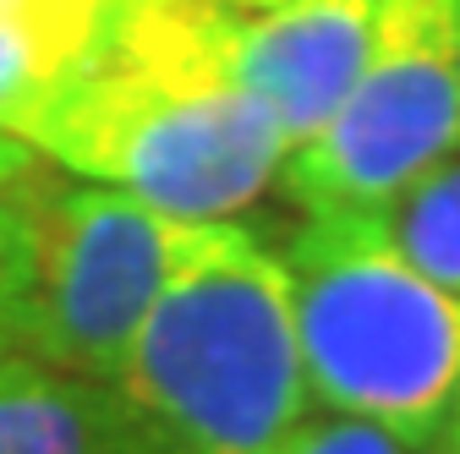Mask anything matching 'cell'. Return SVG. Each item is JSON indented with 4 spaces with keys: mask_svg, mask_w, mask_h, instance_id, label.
Masks as SVG:
<instances>
[{
    "mask_svg": "<svg viewBox=\"0 0 460 454\" xmlns=\"http://www.w3.org/2000/svg\"><path fill=\"white\" fill-rule=\"evenodd\" d=\"M230 28L214 0H110L22 143L164 214H247L291 143L230 66Z\"/></svg>",
    "mask_w": 460,
    "mask_h": 454,
    "instance_id": "1",
    "label": "cell"
},
{
    "mask_svg": "<svg viewBox=\"0 0 460 454\" xmlns=\"http://www.w3.org/2000/svg\"><path fill=\"white\" fill-rule=\"evenodd\" d=\"M93 394L110 454H279L313 406L279 252L230 224Z\"/></svg>",
    "mask_w": 460,
    "mask_h": 454,
    "instance_id": "2",
    "label": "cell"
},
{
    "mask_svg": "<svg viewBox=\"0 0 460 454\" xmlns=\"http://www.w3.org/2000/svg\"><path fill=\"white\" fill-rule=\"evenodd\" d=\"M6 214V351L104 383L159 296L236 219H181L121 187L33 159L0 187Z\"/></svg>",
    "mask_w": 460,
    "mask_h": 454,
    "instance_id": "3",
    "label": "cell"
},
{
    "mask_svg": "<svg viewBox=\"0 0 460 454\" xmlns=\"http://www.w3.org/2000/svg\"><path fill=\"white\" fill-rule=\"evenodd\" d=\"M313 406L433 449L460 394V296L367 214H302L279 247Z\"/></svg>",
    "mask_w": 460,
    "mask_h": 454,
    "instance_id": "4",
    "label": "cell"
},
{
    "mask_svg": "<svg viewBox=\"0 0 460 454\" xmlns=\"http://www.w3.org/2000/svg\"><path fill=\"white\" fill-rule=\"evenodd\" d=\"M460 153V0H378L367 61L340 109L285 153L302 214H373Z\"/></svg>",
    "mask_w": 460,
    "mask_h": 454,
    "instance_id": "5",
    "label": "cell"
},
{
    "mask_svg": "<svg viewBox=\"0 0 460 454\" xmlns=\"http://www.w3.org/2000/svg\"><path fill=\"white\" fill-rule=\"evenodd\" d=\"M378 22V0H285L263 17H236L230 66L279 121L285 143H307L351 93Z\"/></svg>",
    "mask_w": 460,
    "mask_h": 454,
    "instance_id": "6",
    "label": "cell"
},
{
    "mask_svg": "<svg viewBox=\"0 0 460 454\" xmlns=\"http://www.w3.org/2000/svg\"><path fill=\"white\" fill-rule=\"evenodd\" d=\"M99 17L72 0H0V132H28L39 104L88 49Z\"/></svg>",
    "mask_w": 460,
    "mask_h": 454,
    "instance_id": "7",
    "label": "cell"
},
{
    "mask_svg": "<svg viewBox=\"0 0 460 454\" xmlns=\"http://www.w3.org/2000/svg\"><path fill=\"white\" fill-rule=\"evenodd\" d=\"M0 454H110L93 383L0 351Z\"/></svg>",
    "mask_w": 460,
    "mask_h": 454,
    "instance_id": "8",
    "label": "cell"
},
{
    "mask_svg": "<svg viewBox=\"0 0 460 454\" xmlns=\"http://www.w3.org/2000/svg\"><path fill=\"white\" fill-rule=\"evenodd\" d=\"M367 219L417 274L460 296V153L433 164L428 176H417L406 192L373 208Z\"/></svg>",
    "mask_w": 460,
    "mask_h": 454,
    "instance_id": "9",
    "label": "cell"
},
{
    "mask_svg": "<svg viewBox=\"0 0 460 454\" xmlns=\"http://www.w3.org/2000/svg\"><path fill=\"white\" fill-rule=\"evenodd\" d=\"M279 454H428L417 443H406L389 427H373V422H357V416H307L291 438H285Z\"/></svg>",
    "mask_w": 460,
    "mask_h": 454,
    "instance_id": "10",
    "label": "cell"
},
{
    "mask_svg": "<svg viewBox=\"0 0 460 454\" xmlns=\"http://www.w3.org/2000/svg\"><path fill=\"white\" fill-rule=\"evenodd\" d=\"M33 159H39V153H33V148H28L22 137L0 132V187H6V181L17 176V170H22V164H33Z\"/></svg>",
    "mask_w": 460,
    "mask_h": 454,
    "instance_id": "11",
    "label": "cell"
},
{
    "mask_svg": "<svg viewBox=\"0 0 460 454\" xmlns=\"http://www.w3.org/2000/svg\"><path fill=\"white\" fill-rule=\"evenodd\" d=\"M438 454H460V394H455V406H449V416H444V432H438V443H433Z\"/></svg>",
    "mask_w": 460,
    "mask_h": 454,
    "instance_id": "12",
    "label": "cell"
},
{
    "mask_svg": "<svg viewBox=\"0 0 460 454\" xmlns=\"http://www.w3.org/2000/svg\"><path fill=\"white\" fill-rule=\"evenodd\" d=\"M219 12H230V17H263V12H274V6H285V0H214Z\"/></svg>",
    "mask_w": 460,
    "mask_h": 454,
    "instance_id": "13",
    "label": "cell"
},
{
    "mask_svg": "<svg viewBox=\"0 0 460 454\" xmlns=\"http://www.w3.org/2000/svg\"><path fill=\"white\" fill-rule=\"evenodd\" d=\"M0 312H6V214H0ZM0 351H6V328H0Z\"/></svg>",
    "mask_w": 460,
    "mask_h": 454,
    "instance_id": "14",
    "label": "cell"
},
{
    "mask_svg": "<svg viewBox=\"0 0 460 454\" xmlns=\"http://www.w3.org/2000/svg\"><path fill=\"white\" fill-rule=\"evenodd\" d=\"M72 6H83V12H104L110 0H72Z\"/></svg>",
    "mask_w": 460,
    "mask_h": 454,
    "instance_id": "15",
    "label": "cell"
}]
</instances>
